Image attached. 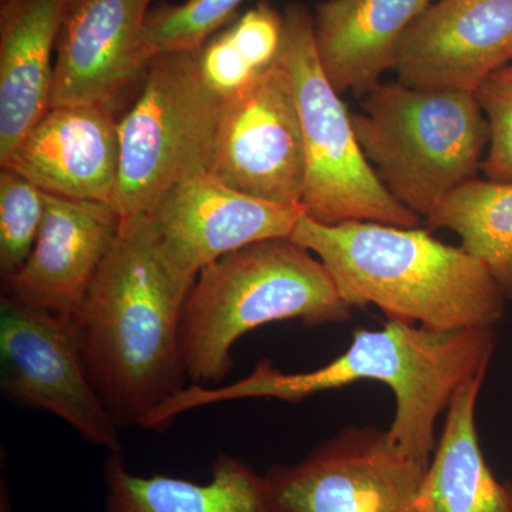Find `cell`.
Listing matches in <instances>:
<instances>
[{"label": "cell", "mask_w": 512, "mask_h": 512, "mask_svg": "<svg viewBox=\"0 0 512 512\" xmlns=\"http://www.w3.org/2000/svg\"><path fill=\"white\" fill-rule=\"evenodd\" d=\"M495 349L494 328L439 330L387 320L379 329H356L342 355L311 372L285 373L261 360L227 386L191 384L148 417L150 430H164L175 417L244 399L301 402L356 382L383 383L396 406L390 436L402 450L429 463L437 446L436 424L468 380L487 373Z\"/></svg>", "instance_id": "6da1fadb"}, {"label": "cell", "mask_w": 512, "mask_h": 512, "mask_svg": "<svg viewBox=\"0 0 512 512\" xmlns=\"http://www.w3.org/2000/svg\"><path fill=\"white\" fill-rule=\"evenodd\" d=\"M195 279L168 264L146 214L123 217L74 325L113 419L143 427L185 387L181 316Z\"/></svg>", "instance_id": "7a4b0ae2"}, {"label": "cell", "mask_w": 512, "mask_h": 512, "mask_svg": "<svg viewBox=\"0 0 512 512\" xmlns=\"http://www.w3.org/2000/svg\"><path fill=\"white\" fill-rule=\"evenodd\" d=\"M328 268L350 308L424 328H495L505 295L487 266L429 229L380 222L320 224L302 214L291 234Z\"/></svg>", "instance_id": "3957f363"}, {"label": "cell", "mask_w": 512, "mask_h": 512, "mask_svg": "<svg viewBox=\"0 0 512 512\" xmlns=\"http://www.w3.org/2000/svg\"><path fill=\"white\" fill-rule=\"evenodd\" d=\"M350 318L352 308L311 251L289 237L255 242L195 278L181 316L185 375L217 386L231 372L235 343L268 323L299 320L315 328Z\"/></svg>", "instance_id": "277c9868"}, {"label": "cell", "mask_w": 512, "mask_h": 512, "mask_svg": "<svg viewBox=\"0 0 512 512\" xmlns=\"http://www.w3.org/2000/svg\"><path fill=\"white\" fill-rule=\"evenodd\" d=\"M352 124L386 190L426 220L476 178L490 141L476 94L400 82L373 87Z\"/></svg>", "instance_id": "5b68a950"}, {"label": "cell", "mask_w": 512, "mask_h": 512, "mask_svg": "<svg viewBox=\"0 0 512 512\" xmlns=\"http://www.w3.org/2000/svg\"><path fill=\"white\" fill-rule=\"evenodd\" d=\"M279 57L291 72L301 117L305 214L325 225L369 221L419 227V215L386 190L357 143L352 113L320 66L313 16L305 6L286 8Z\"/></svg>", "instance_id": "8992f818"}, {"label": "cell", "mask_w": 512, "mask_h": 512, "mask_svg": "<svg viewBox=\"0 0 512 512\" xmlns=\"http://www.w3.org/2000/svg\"><path fill=\"white\" fill-rule=\"evenodd\" d=\"M222 104L202 80L197 52L151 60L137 99L119 120L113 207L121 217L148 214L175 184L210 173Z\"/></svg>", "instance_id": "52a82bcc"}, {"label": "cell", "mask_w": 512, "mask_h": 512, "mask_svg": "<svg viewBox=\"0 0 512 512\" xmlns=\"http://www.w3.org/2000/svg\"><path fill=\"white\" fill-rule=\"evenodd\" d=\"M429 463L397 446L389 429L349 426L264 476L272 512H421Z\"/></svg>", "instance_id": "ba28073f"}, {"label": "cell", "mask_w": 512, "mask_h": 512, "mask_svg": "<svg viewBox=\"0 0 512 512\" xmlns=\"http://www.w3.org/2000/svg\"><path fill=\"white\" fill-rule=\"evenodd\" d=\"M0 369L10 402L53 414L94 446L121 453V427L90 377L73 318L2 293Z\"/></svg>", "instance_id": "9c48e42d"}, {"label": "cell", "mask_w": 512, "mask_h": 512, "mask_svg": "<svg viewBox=\"0 0 512 512\" xmlns=\"http://www.w3.org/2000/svg\"><path fill=\"white\" fill-rule=\"evenodd\" d=\"M210 174L242 194L301 205L306 160L295 84L284 60L222 104Z\"/></svg>", "instance_id": "30bf717a"}, {"label": "cell", "mask_w": 512, "mask_h": 512, "mask_svg": "<svg viewBox=\"0 0 512 512\" xmlns=\"http://www.w3.org/2000/svg\"><path fill=\"white\" fill-rule=\"evenodd\" d=\"M302 214V205L251 197L200 173L171 187L146 215L168 264L195 279L231 252L291 237Z\"/></svg>", "instance_id": "8fae6325"}, {"label": "cell", "mask_w": 512, "mask_h": 512, "mask_svg": "<svg viewBox=\"0 0 512 512\" xmlns=\"http://www.w3.org/2000/svg\"><path fill=\"white\" fill-rule=\"evenodd\" d=\"M512 63V0H431L404 30L392 70L420 89L476 93Z\"/></svg>", "instance_id": "7c38bea8"}, {"label": "cell", "mask_w": 512, "mask_h": 512, "mask_svg": "<svg viewBox=\"0 0 512 512\" xmlns=\"http://www.w3.org/2000/svg\"><path fill=\"white\" fill-rule=\"evenodd\" d=\"M154 0H69L57 42L50 107L96 103L119 111L143 82L141 33Z\"/></svg>", "instance_id": "4fadbf2b"}, {"label": "cell", "mask_w": 512, "mask_h": 512, "mask_svg": "<svg viewBox=\"0 0 512 512\" xmlns=\"http://www.w3.org/2000/svg\"><path fill=\"white\" fill-rule=\"evenodd\" d=\"M45 218L29 258L3 293L33 308L74 318L82 308L123 217L109 202L45 192Z\"/></svg>", "instance_id": "5bb4252c"}, {"label": "cell", "mask_w": 512, "mask_h": 512, "mask_svg": "<svg viewBox=\"0 0 512 512\" xmlns=\"http://www.w3.org/2000/svg\"><path fill=\"white\" fill-rule=\"evenodd\" d=\"M119 117L104 104L50 107L2 163L40 190L113 205L120 170Z\"/></svg>", "instance_id": "9a60e30c"}, {"label": "cell", "mask_w": 512, "mask_h": 512, "mask_svg": "<svg viewBox=\"0 0 512 512\" xmlns=\"http://www.w3.org/2000/svg\"><path fill=\"white\" fill-rule=\"evenodd\" d=\"M69 0H0V163L50 109Z\"/></svg>", "instance_id": "2e32d148"}, {"label": "cell", "mask_w": 512, "mask_h": 512, "mask_svg": "<svg viewBox=\"0 0 512 512\" xmlns=\"http://www.w3.org/2000/svg\"><path fill=\"white\" fill-rule=\"evenodd\" d=\"M431 0H325L313 16L320 66L336 92L363 97L387 70L404 30Z\"/></svg>", "instance_id": "e0dca14e"}, {"label": "cell", "mask_w": 512, "mask_h": 512, "mask_svg": "<svg viewBox=\"0 0 512 512\" xmlns=\"http://www.w3.org/2000/svg\"><path fill=\"white\" fill-rule=\"evenodd\" d=\"M107 512H272L265 476L242 458L220 454L205 484L131 473L123 454L103 467Z\"/></svg>", "instance_id": "ac0fdd59"}, {"label": "cell", "mask_w": 512, "mask_h": 512, "mask_svg": "<svg viewBox=\"0 0 512 512\" xmlns=\"http://www.w3.org/2000/svg\"><path fill=\"white\" fill-rule=\"evenodd\" d=\"M487 373L457 390L430 458L421 512H512V488L494 476L477 430V403Z\"/></svg>", "instance_id": "d6986e66"}, {"label": "cell", "mask_w": 512, "mask_h": 512, "mask_svg": "<svg viewBox=\"0 0 512 512\" xmlns=\"http://www.w3.org/2000/svg\"><path fill=\"white\" fill-rule=\"evenodd\" d=\"M427 227L456 232L512 299V184L468 181L427 218Z\"/></svg>", "instance_id": "ffe728a7"}, {"label": "cell", "mask_w": 512, "mask_h": 512, "mask_svg": "<svg viewBox=\"0 0 512 512\" xmlns=\"http://www.w3.org/2000/svg\"><path fill=\"white\" fill-rule=\"evenodd\" d=\"M282 33L284 15L266 0L217 33L197 52L208 89L222 101L237 96L275 62Z\"/></svg>", "instance_id": "44dd1931"}, {"label": "cell", "mask_w": 512, "mask_h": 512, "mask_svg": "<svg viewBox=\"0 0 512 512\" xmlns=\"http://www.w3.org/2000/svg\"><path fill=\"white\" fill-rule=\"evenodd\" d=\"M247 0H184L153 6L144 20L141 50L148 63L171 53L198 52L227 26Z\"/></svg>", "instance_id": "7402d4cb"}, {"label": "cell", "mask_w": 512, "mask_h": 512, "mask_svg": "<svg viewBox=\"0 0 512 512\" xmlns=\"http://www.w3.org/2000/svg\"><path fill=\"white\" fill-rule=\"evenodd\" d=\"M45 191L22 174L0 171V274L2 279L19 271L35 247L45 218Z\"/></svg>", "instance_id": "603a6c76"}, {"label": "cell", "mask_w": 512, "mask_h": 512, "mask_svg": "<svg viewBox=\"0 0 512 512\" xmlns=\"http://www.w3.org/2000/svg\"><path fill=\"white\" fill-rule=\"evenodd\" d=\"M474 94L490 130L481 170L487 180L512 184V63L491 74Z\"/></svg>", "instance_id": "cb8c5ba5"}]
</instances>
